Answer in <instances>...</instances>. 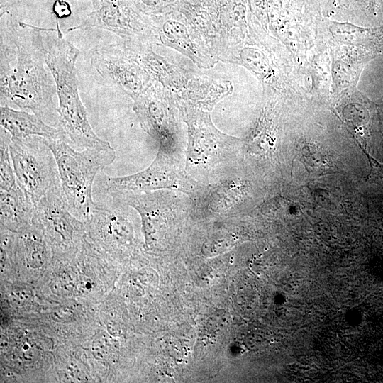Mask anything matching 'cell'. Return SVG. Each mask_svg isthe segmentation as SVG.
Listing matches in <instances>:
<instances>
[{"label":"cell","mask_w":383,"mask_h":383,"mask_svg":"<svg viewBox=\"0 0 383 383\" xmlns=\"http://www.w3.org/2000/svg\"><path fill=\"white\" fill-rule=\"evenodd\" d=\"M17 60L13 69L0 76L1 106L29 110L48 124L59 128L54 96V77L41 48L39 27L18 21L13 23Z\"/></svg>","instance_id":"1"},{"label":"cell","mask_w":383,"mask_h":383,"mask_svg":"<svg viewBox=\"0 0 383 383\" xmlns=\"http://www.w3.org/2000/svg\"><path fill=\"white\" fill-rule=\"evenodd\" d=\"M55 28H40L41 48L56 84L59 128L79 150L106 148L110 143L92 128L79 96L75 64L79 50L64 37L58 21Z\"/></svg>","instance_id":"2"},{"label":"cell","mask_w":383,"mask_h":383,"mask_svg":"<svg viewBox=\"0 0 383 383\" xmlns=\"http://www.w3.org/2000/svg\"><path fill=\"white\" fill-rule=\"evenodd\" d=\"M176 108L187 125L188 140L184 170L194 180L209 184L211 179L228 177L240 149V140L220 131L210 113L185 98L172 93Z\"/></svg>","instance_id":"3"},{"label":"cell","mask_w":383,"mask_h":383,"mask_svg":"<svg viewBox=\"0 0 383 383\" xmlns=\"http://www.w3.org/2000/svg\"><path fill=\"white\" fill-rule=\"evenodd\" d=\"M44 140L56 160L65 204L72 214L84 222L94 204V179L101 170L114 161L116 151L111 146L78 150L67 138Z\"/></svg>","instance_id":"4"},{"label":"cell","mask_w":383,"mask_h":383,"mask_svg":"<svg viewBox=\"0 0 383 383\" xmlns=\"http://www.w3.org/2000/svg\"><path fill=\"white\" fill-rule=\"evenodd\" d=\"M205 186L182 169L176 152L162 147H158L155 158L143 170L123 177H106L103 181L104 189L108 194L170 190L183 192L193 198Z\"/></svg>","instance_id":"5"},{"label":"cell","mask_w":383,"mask_h":383,"mask_svg":"<svg viewBox=\"0 0 383 383\" xmlns=\"http://www.w3.org/2000/svg\"><path fill=\"white\" fill-rule=\"evenodd\" d=\"M9 153L18 183L35 205L49 190L60 185L56 160L43 138H11Z\"/></svg>","instance_id":"6"},{"label":"cell","mask_w":383,"mask_h":383,"mask_svg":"<svg viewBox=\"0 0 383 383\" xmlns=\"http://www.w3.org/2000/svg\"><path fill=\"white\" fill-rule=\"evenodd\" d=\"M89 10L77 25L68 31L99 28L123 39L156 45L160 43L150 18H145L131 0H84Z\"/></svg>","instance_id":"7"},{"label":"cell","mask_w":383,"mask_h":383,"mask_svg":"<svg viewBox=\"0 0 383 383\" xmlns=\"http://www.w3.org/2000/svg\"><path fill=\"white\" fill-rule=\"evenodd\" d=\"M95 202L84 221L92 245L110 256L131 252L137 244L132 207L112 198Z\"/></svg>","instance_id":"8"},{"label":"cell","mask_w":383,"mask_h":383,"mask_svg":"<svg viewBox=\"0 0 383 383\" xmlns=\"http://www.w3.org/2000/svg\"><path fill=\"white\" fill-rule=\"evenodd\" d=\"M32 224L40 228L54 253L75 254L85 241V226L67 209L60 185L49 190L37 203Z\"/></svg>","instance_id":"9"},{"label":"cell","mask_w":383,"mask_h":383,"mask_svg":"<svg viewBox=\"0 0 383 383\" xmlns=\"http://www.w3.org/2000/svg\"><path fill=\"white\" fill-rule=\"evenodd\" d=\"M133 100V110L144 131L159 147L177 152V128L172 93L152 81L145 91Z\"/></svg>","instance_id":"10"},{"label":"cell","mask_w":383,"mask_h":383,"mask_svg":"<svg viewBox=\"0 0 383 383\" xmlns=\"http://www.w3.org/2000/svg\"><path fill=\"white\" fill-rule=\"evenodd\" d=\"M90 60L103 79L123 90L132 99L152 82L147 72L116 44L93 48Z\"/></svg>","instance_id":"11"},{"label":"cell","mask_w":383,"mask_h":383,"mask_svg":"<svg viewBox=\"0 0 383 383\" xmlns=\"http://www.w3.org/2000/svg\"><path fill=\"white\" fill-rule=\"evenodd\" d=\"M160 41L191 59L198 66L211 68L218 62L202 36L191 25L170 17L151 16Z\"/></svg>","instance_id":"12"},{"label":"cell","mask_w":383,"mask_h":383,"mask_svg":"<svg viewBox=\"0 0 383 383\" xmlns=\"http://www.w3.org/2000/svg\"><path fill=\"white\" fill-rule=\"evenodd\" d=\"M116 45L135 61L153 82L173 94H182L192 79L188 72L152 50V45L122 40Z\"/></svg>","instance_id":"13"},{"label":"cell","mask_w":383,"mask_h":383,"mask_svg":"<svg viewBox=\"0 0 383 383\" xmlns=\"http://www.w3.org/2000/svg\"><path fill=\"white\" fill-rule=\"evenodd\" d=\"M248 184L238 177L229 176L207 184L195 196L197 210L209 215H223L238 210L247 198Z\"/></svg>","instance_id":"14"},{"label":"cell","mask_w":383,"mask_h":383,"mask_svg":"<svg viewBox=\"0 0 383 383\" xmlns=\"http://www.w3.org/2000/svg\"><path fill=\"white\" fill-rule=\"evenodd\" d=\"M35 204L17 183L9 190L0 191L1 228L20 233L32 225Z\"/></svg>","instance_id":"15"},{"label":"cell","mask_w":383,"mask_h":383,"mask_svg":"<svg viewBox=\"0 0 383 383\" xmlns=\"http://www.w3.org/2000/svg\"><path fill=\"white\" fill-rule=\"evenodd\" d=\"M0 123L12 138L23 139L30 136L54 140L67 138L60 128L48 124L35 113L9 106L0 107Z\"/></svg>","instance_id":"16"},{"label":"cell","mask_w":383,"mask_h":383,"mask_svg":"<svg viewBox=\"0 0 383 383\" xmlns=\"http://www.w3.org/2000/svg\"><path fill=\"white\" fill-rule=\"evenodd\" d=\"M0 76L10 72L17 60V47L13 36L14 20L9 11L0 16Z\"/></svg>","instance_id":"17"},{"label":"cell","mask_w":383,"mask_h":383,"mask_svg":"<svg viewBox=\"0 0 383 383\" xmlns=\"http://www.w3.org/2000/svg\"><path fill=\"white\" fill-rule=\"evenodd\" d=\"M301 161L309 174L322 175L335 172L336 167L331 158L316 145H305L301 152Z\"/></svg>","instance_id":"18"},{"label":"cell","mask_w":383,"mask_h":383,"mask_svg":"<svg viewBox=\"0 0 383 383\" xmlns=\"http://www.w3.org/2000/svg\"><path fill=\"white\" fill-rule=\"evenodd\" d=\"M11 134L3 127L0 128V191H7L16 183L17 179L13 170L9 145Z\"/></svg>","instance_id":"19"},{"label":"cell","mask_w":383,"mask_h":383,"mask_svg":"<svg viewBox=\"0 0 383 383\" xmlns=\"http://www.w3.org/2000/svg\"><path fill=\"white\" fill-rule=\"evenodd\" d=\"M236 240L232 233H217L205 242L203 252L207 256L220 254L230 249Z\"/></svg>","instance_id":"20"},{"label":"cell","mask_w":383,"mask_h":383,"mask_svg":"<svg viewBox=\"0 0 383 383\" xmlns=\"http://www.w3.org/2000/svg\"><path fill=\"white\" fill-rule=\"evenodd\" d=\"M92 353L94 357L99 360L107 358L113 351V344L111 338L107 335H99L92 343Z\"/></svg>","instance_id":"21"},{"label":"cell","mask_w":383,"mask_h":383,"mask_svg":"<svg viewBox=\"0 0 383 383\" xmlns=\"http://www.w3.org/2000/svg\"><path fill=\"white\" fill-rule=\"evenodd\" d=\"M141 11L152 16L162 7L165 0H131Z\"/></svg>","instance_id":"22"},{"label":"cell","mask_w":383,"mask_h":383,"mask_svg":"<svg viewBox=\"0 0 383 383\" xmlns=\"http://www.w3.org/2000/svg\"><path fill=\"white\" fill-rule=\"evenodd\" d=\"M52 11L57 19H63L72 14L71 6L65 0H55L52 5Z\"/></svg>","instance_id":"23"},{"label":"cell","mask_w":383,"mask_h":383,"mask_svg":"<svg viewBox=\"0 0 383 383\" xmlns=\"http://www.w3.org/2000/svg\"><path fill=\"white\" fill-rule=\"evenodd\" d=\"M21 0H0V16L9 11V9Z\"/></svg>","instance_id":"24"}]
</instances>
